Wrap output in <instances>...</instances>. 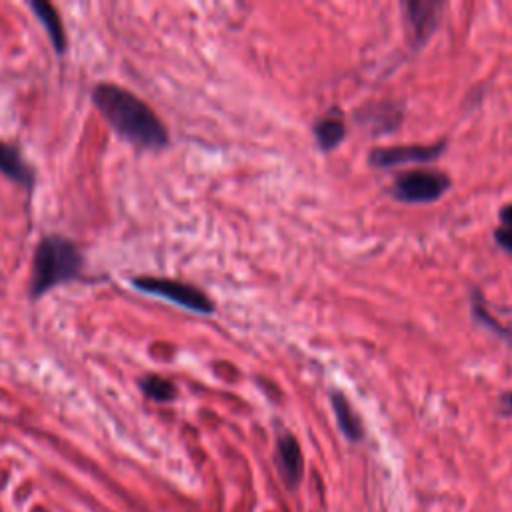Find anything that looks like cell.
<instances>
[{
    "label": "cell",
    "mask_w": 512,
    "mask_h": 512,
    "mask_svg": "<svg viewBox=\"0 0 512 512\" xmlns=\"http://www.w3.org/2000/svg\"><path fill=\"white\" fill-rule=\"evenodd\" d=\"M276 464H278V470H280V476H282L284 484L288 488H296L300 478H302L304 458H302V450H300L298 440L290 432L278 434Z\"/></svg>",
    "instance_id": "cell-7"
},
{
    "label": "cell",
    "mask_w": 512,
    "mask_h": 512,
    "mask_svg": "<svg viewBox=\"0 0 512 512\" xmlns=\"http://www.w3.org/2000/svg\"><path fill=\"white\" fill-rule=\"evenodd\" d=\"M30 8L34 10L38 22L44 26L56 54H64L66 50V34H64V26H62V20L56 12V8L46 2V0H32L30 2Z\"/></svg>",
    "instance_id": "cell-9"
},
{
    "label": "cell",
    "mask_w": 512,
    "mask_h": 512,
    "mask_svg": "<svg viewBox=\"0 0 512 512\" xmlns=\"http://www.w3.org/2000/svg\"><path fill=\"white\" fill-rule=\"evenodd\" d=\"M0 172L10 180H14L16 184H20L22 188H26L28 192H32L36 186L34 170L24 160L20 148L2 140H0Z\"/></svg>",
    "instance_id": "cell-8"
},
{
    "label": "cell",
    "mask_w": 512,
    "mask_h": 512,
    "mask_svg": "<svg viewBox=\"0 0 512 512\" xmlns=\"http://www.w3.org/2000/svg\"><path fill=\"white\" fill-rule=\"evenodd\" d=\"M92 102L122 140L146 150L168 146L170 136L166 126L134 92L110 82H100L92 90Z\"/></svg>",
    "instance_id": "cell-1"
},
{
    "label": "cell",
    "mask_w": 512,
    "mask_h": 512,
    "mask_svg": "<svg viewBox=\"0 0 512 512\" xmlns=\"http://www.w3.org/2000/svg\"><path fill=\"white\" fill-rule=\"evenodd\" d=\"M446 150V140L434 144L408 146H378L368 154V164L374 168H394L402 164H426L436 160Z\"/></svg>",
    "instance_id": "cell-5"
},
{
    "label": "cell",
    "mask_w": 512,
    "mask_h": 512,
    "mask_svg": "<svg viewBox=\"0 0 512 512\" xmlns=\"http://www.w3.org/2000/svg\"><path fill=\"white\" fill-rule=\"evenodd\" d=\"M498 218H500V224H502V226L512 228V204L502 206L500 212H498Z\"/></svg>",
    "instance_id": "cell-16"
},
{
    "label": "cell",
    "mask_w": 512,
    "mask_h": 512,
    "mask_svg": "<svg viewBox=\"0 0 512 512\" xmlns=\"http://www.w3.org/2000/svg\"><path fill=\"white\" fill-rule=\"evenodd\" d=\"M450 178L444 172L428 170V168H414L408 172H400L388 194L404 204H428L444 196L450 188Z\"/></svg>",
    "instance_id": "cell-4"
},
{
    "label": "cell",
    "mask_w": 512,
    "mask_h": 512,
    "mask_svg": "<svg viewBox=\"0 0 512 512\" xmlns=\"http://www.w3.org/2000/svg\"><path fill=\"white\" fill-rule=\"evenodd\" d=\"M330 404H332V410L336 414V422L342 430V434L352 440V442H358L362 438V422L360 418L356 416L354 408L350 406L348 398L342 394V392H330Z\"/></svg>",
    "instance_id": "cell-10"
},
{
    "label": "cell",
    "mask_w": 512,
    "mask_h": 512,
    "mask_svg": "<svg viewBox=\"0 0 512 512\" xmlns=\"http://www.w3.org/2000/svg\"><path fill=\"white\" fill-rule=\"evenodd\" d=\"M312 132H314V138H316L318 146L326 152L334 150L346 136L344 122L338 114H326L320 120H316L314 126H312Z\"/></svg>",
    "instance_id": "cell-12"
},
{
    "label": "cell",
    "mask_w": 512,
    "mask_h": 512,
    "mask_svg": "<svg viewBox=\"0 0 512 512\" xmlns=\"http://www.w3.org/2000/svg\"><path fill=\"white\" fill-rule=\"evenodd\" d=\"M470 314L474 316V320L484 326L488 332L496 334L500 340H504L506 344L512 346V328L500 324L496 320V316H492V312L486 308V302H484V296L480 294L478 288H472L470 290Z\"/></svg>",
    "instance_id": "cell-11"
},
{
    "label": "cell",
    "mask_w": 512,
    "mask_h": 512,
    "mask_svg": "<svg viewBox=\"0 0 512 512\" xmlns=\"http://www.w3.org/2000/svg\"><path fill=\"white\" fill-rule=\"evenodd\" d=\"M130 284L134 290L158 296L162 300H168L180 308H186L196 314H214L216 306L208 294H204L200 288L174 280V278H158V276H134L130 278Z\"/></svg>",
    "instance_id": "cell-3"
},
{
    "label": "cell",
    "mask_w": 512,
    "mask_h": 512,
    "mask_svg": "<svg viewBox=\"0 0 512 512\" xmlns=\"http://www.w3.org/2000/svg\"><path fill=\"white\" fill-rule=\"evenodd\" d=\"M498 412L506 418L512 416V392H504L498 398Z\"/></svg>",
    "instance_id": "cell-15"
},
{
    "label": "cell",
    "mask_w": 512,
    "mask_h": 512,
    "mask_svg": "<svg viewBox=\"0 0 512 512\" xmlns=\"http://www.w3.org/2000/svg\"><path fill=\"white\" fill-rule=\"evenodd\" d=\"M82 268L84 256L72 240L58 234L44 236L34 250L32 278L28 286L30 300L42 298L58 284L80 280Z\"/></svg>",
    "instance_id": "cell-2"
},
{
    "label": "cell",
    "mask_w": 512,
    "mask_h": 512,
    "mask_svg": "<svg viewBox=\"0 0 512 512\" xmlns=\"http://www.w3.org/2000/svg\"><path fill=\"white\" fill-rule=\"evenodd\" d=\"M494 240L500 248H504L506 252H512V228L500 226L494 230Z\"/></svg>",
    "instance_id": "cell-14"
},
{
    "label": "cell",
    "mask_w": 512,
    "mask_h": 512,
    "mask_svg": "<svg viewBox=\"0 0 512 512\" xmlns=\"http://www.w3.org/2000/svg\"><path fill=\"white\" fill-rule=\"evenodd\" d=\"M444 4L436 0H406L402 2L404 24L412 48L424 46L440 24V12Z\"/></svg>",
    "instance_id": "cell-6"
},
{
    "label": "cell",
    "mask_w": 512,
    "mask_h": 512,
    "mask_svg": "<svg viewBox=\"0 0 512 512\" xmlns=\"http://www.w3.org/2000/svg\"><path fill=\"white\" fill-rule=\"evenodd\" d=\"M140 388H142V392H144L148 398H152V400H156V402H170V400H174L176 394H178L176 386H174L170 380H166V378H162V376H158V374H146V376L140 380Z\"/></svg>",
    "instance_id": "cell-13"
}]
</instances>
